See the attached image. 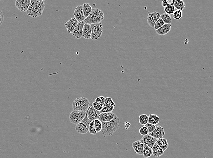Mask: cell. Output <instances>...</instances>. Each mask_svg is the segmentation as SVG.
<instances>
[{
  "instance_id": "obj_31",
  "label": "cell",
  "mask_w": 213,
  "mask_h": 158,
  "mask_svg": "<svg viewBox=\"0 0 213 158\" xmlns=\"http://www.w3.org/2000/svg\"><path fill=\"white\" fill-rule=\"evenodd\" d=\"M114 106L115 107V104L114 103V101H113L112 99L111 98L107 97L106 98V100H105V104H104V107L106 106Z\"/></svg>"
},
{
  "instance_id": "obj_2",
  "label": "cell",
  "mask_w": 213,
  "mask_h": 158,
  "mask_svg": "<svg viewBox=\"0 0 213 158\" xmlns=\"http://www.w3.org/2000/svg\"><path fill=\"white\" fill-rule=\"evenodd\" d=\"M45 4L44 1L32 0L27 11V16L37 18L40 17L43 12Z\"/></svg>"
},
{
  "instance_id": "obj_22",
  "label": "cell",
  "mask_w": 213,
  "mask_h": 158,
  "mask_svg": "<svg viewBox=\"0 0 213 158\" xmlns=\"http://www.w3.org/2000/svg\"><path fill=\"white\" fill-rule=\"evenodd\" d=\"M92 10V7L90 4H84L83 5V10L84 16H85L86 19L89 17V15L91 14Z\"/></svg>"
},
{
  "instance_id": "obj_37",
  "label": "cell",
  "mask_w": 213,
  "mask_h": 158,
  "mask_svg": "<svg viewBox=\"0 0 213 158\" xmlns=\"http://www.w3.org/2000/svg\"><path fill=\"white\" fill-rule=\"evenodd\" d=\"M92 106L95 110H97L98 111H101L104 107V105H102L101 103L95 102H94L92 103Z\"/></svg>"
},
{
  "instance_id": "obj_15",
  "label": "cell",
  "mask_w": 213,
  "mask_h": 158,
  "mask_svg": "<svg viewBox=\"0 0 213 158\" xmlns=\"http://www.w3.org/2000/svg\"><path fill=\"white\" fill-rule=\"evenodd\" d=\"M144 144L140 141H136L132 143L135 153L138 155H143Z\"/></svg>"
},
{
  "instance_id": "obj_19",
  "label": "cell",
  "mask_w": 213,
  "mask_h": 158,
  "mask_svg": "<svg viewBox=\"0 0 213 158\" xmlns=\"http://www.w3.org/2000/svg\"><path fill=\"white\" fill-rule=\"evenodd\" d=\"M172 24H165L161 28L156 30V33L159 35H164L169 33L171 28Z\"/></svg>"
},
{
  "instance_id": "obj_27",
  "label": "cell",
  "mask_w": 213,
  "mask_h": 158,
  "mask_svg": "<svg viewBox=\"0 0 213 158\" xmlns=\"http://www.w3.org/2000/svg\"><path fill=\"white\" fill-rule=\"evenodd\" d=\"M139 121L142 125H145L149 123V116L146 114L140 115L139 117Z\"/></svg>"
},
{
  "instance_id": "obj_17",
  "label": "cell",
  "mask_w": 213,
  "mask_h": 158,
  "mask_svg": "<svg viewBox=\"0 0 213 158\" xmlns=\"http://www.w3.org/2000/svg\"><path fill=\"white\" fill-rule=\"evenodd\" d=\"M92 36V30L91 25L88 24H85L83 29L82 37L87 39H91Z\"/></svg>"
},
{
  "instance_id": "obj_3",
  "label": "cell",
  "mask_w": 213,
  "mask_h": 158,
  "mask_svg": "<svg viewBox=\"0 0 213 158\" xmlns=\"http://www.w3.org/2000/svg\"><path fill=\"white\" fill-rule=\"evenodd\" d=\"M104 19V12L98 8H94L93 9L91 14L85 19L84 23L85 24L91 25L101 23Z\"/></svg>"
},
{
  "instance_id": "obj_5",
  "label": "cell",
  "mask_w": 213,
  "mask_h": 158,
  "mask_svg": "<svg viewBox=\"0 0 213 158\" xmlns=\"http://www.w3.org/2000/svg\"><path fill=\"white\" fill-rule=\"evenodd\" d=\"M87 112L79 111L73 110L70 114V121L73 124H77L82 121L86 116Z\"/></svg>"
},
{
  "instance_id": "obj_29",
  "label": "cell",
  "mask_w": 213,
  "mask_h": 158,
  "mask_svg": "<svg viewBox=\"0 0 213 158\" xmlns=\"http://www.w3.org/2000/svg\"><path fill=\"white\" fill-rule=\"evenodd\" d=\"M165 24V23L164 21L162 20V19L159 18V19L158 20L157 22H156V23H155L154 29L155 30H158L161 27H162Z\"/></svg>"
},
{
  "instance_id": "obj_1",
  "label": "cell",
  "mask_w": 213,
  "mask_h": 158,
  "mask_svg": "<svg viewBox=\"0 0 213 158\" xmlns=\"http://www.w3.org/2000/svg\"><path fill=\"white\" fill-rule=\"evenodd\" d=\"M102 134L104 136H112L120 127V119L115 115V117L111 121L102 122Z\"/></svg>"
},
{
  "instance_id": "obj_21",
  "label": "cell",
  "mask_w": 213,
  "mask_h": 158,
  "mask_svg": "<svg viewBox=\"0 0 213 158\" xmlns=\"http://www.w3.org/2000/svg\"><path fill=\"white\" fill-rule=\"evenodd\" d=\"M156 143L163 149V151L165 152L167 150V148L169 147V143L168 141L166 139L161 138L160 139H157Z\"/></svg>"
},
{
  "instance_id": "obj_38",
  "label": "cell",
  "mask_w": 213,
  "mask_h": 158,
  "mask_svg": "<svg viewBox=\"0 0 213 158\" xmlns=\"http://www.w3.org/2000/svg\"><path fill=\"white\" fill-rule=\"evenodd\" d=\"M105 100H106V98L104 97V96H101L95 99L94 102H98V103H101V104L104 105V104H105Z\"/></svg>"
},
{
  "instance_id": "obj_9",
  "label": "cell",
  "mask_w": 213,
  "mask_h": 158,
  "mask_svg": "<svg viewBox=\"0 0 213 158\" xmlns=\"http://www.w3.org/2000/svg\"><path fill=\"white\" fill-rule=\"evenodd\" d=\"M73 15H74V18L79 23L84 22L86 18L84 16L83 10V5L78 6L75 8Z\"/></svg>"
},
{
  "instance_id": "obj_28",
  "label": "cell",
  "mask_w": 213,
  "mask_h": 158,
  "mask_svg": "<svg viewBox=\"0 0 213 158\" xmlns=\"http://www.w3.org/2000/svg\"><path fill=\"white\" fill-rule=\"evenodd\" d=\"M94 125H95V129H96L97 133L101 132L102 128V122L99 119H96L94 120Z\"/></svg>"
},
{
  "instance_id": "obj_4",
  "label": "cell",
  "mask_w": 213,
  "mask_h": 158,
  "mask_svg": "<svg viewBox=\"0 0 213 158\" xmlns=\"http://www.w3.org/2000/svg\"><path fill=\"white\" fill-rule=\"evenodd\" d=\"M90 102L85 97L78 98L72 103V108L74 110L87 112L89 108Z\"/></svg>"
},
{
  "instance_id": "obj_35",
  "label": "cell",
  "mask_w": 213,
  "mask_h": 158,
  "mask_svg": "<svg viewBox=\"0 0 213 158\" xmlns=\"http://www.w3.org/2000/svg\"><path fill=\"white\" fill-rule=\"evenodd\" d=\"M114 106H106L103 107V109L100 111L101 113H111L114 110Z\"/></svg>"
},
{
  "instance_id": "obj_8",
  "label": "cell",
  "mask_w": 213,
  "mask_h": 158,
  "mask_svg": "<svg viewBox=\"0 0 213 158\" xmlns=\"http://www.w3.org/2000/svg\"><path fill=\"white\" fill-rule=\"evenodd\" d=\"M31 3L30 0H17L16 1V6L20 11L27 12L29 7Z\"/></svg>"
},
{
  "instance_id": "obj_34",
  "label": "cell",
  "mask_w": 213,
  "mask_h": 158,
  "mask_svg": "<svg viewBox=\"0 0 213 158\" xmlns=\"http://www.w3.org/2000/svg\"><path fill=\"white\" fill-rule=\"evenodd\" d=\"M175 11V7L174 6H167L165 8V12L169 15L173 14Z\"/></svg>"
},
{
  "instance_id": "obj_36",
  "label": "cell",
  "mask_w": 213,
  "mask_h": 158,
  "mask_svg": "<svg viewBox=\"0 0 213 158\" xmlns=\"http://www.w3.org/2000/svg\"><path fill=\"white\" fill-rule=\"evenodd\" d=\"M139 133H140V135L144 136L149 135V134L148 130L146 126H143L139 129Z\"/></svg>"
},
{
  "instance_id": "obj_13",
  "label": "cell",
  "mask_w": 213,
  "mask_h": 158,
  "mask_svg": "<svg viewBox=\"0 0 213 158\" xmlns=\"http://www.w3.org/2000/svg\"><path fill=\"white\" fill-rule=\"evenodd\" d=\"M149 135L156 139H160L163 138V137L165 135V130L161 126H156L155 130Z\"/></svg>"
},
{
  "instance_id": "obj_33",
  "label": "cell",
  "mask_w": 213,
  "mask_h": 158,
  "mask_svg": "<svg viewBox=\"0 0 213 158\" xmlns=\"http://www.w3.org/2000/svg\"><path fill=\"white\" fill-rule=\"evenodd\" d=\"M182 16H183L182 11L179 10H175L173 14L174 19L177 20H180L182 18Z\"/></svg>"
},
{
  "instance_id": "obj_18",
  "label": "cell",
  "mask_w": 213,
  "mask_h": 158,
  "mask_svg": "<svg viewBox=\"0 0 213 158\" xmlns=\"http://www.w3.org/2000/svg\"><path fill=\"white\" fill-rule=\"evenodd\" d=\"M75 129L76 132L80 134H86L89 132V127L82 122L76 125Z\"/></svg>"
},
{
  "instance_id": "obj_39",
  "label": "cell",
  "mask_w": 213,
  "mask_h": 158,
  "mask_svg": "<svg viewBox=\"0 0 213 158\" xmlns=\"http://www.w3.org/2000/svg\"><path fill=\"white\" fill-rule=\"evenodd\" d=\"M145 126H146V127H147V128L148 130L149 134L152 133V132L153 131L155 130V127H156V126H155V125H153V124H151V123H148L147 124H146Z\"/></svg>"
},
{
  "instance_id": "obj_26",
  "label": "cell",
  "mask_w": 213,
  "mask_h": 158,
  "mask_svg": "<svg viewBox=\"0 0 213 158\" xmlns=\"http://www.w3.org/2000/svg\"><path fill=\"white\" fill-rule=\"evenodd\" d=\"M160 19L164 21L165 24H171L172 19L171 16L167 13H163L160 16Z\"/></svg>"
},
{
  "instance_id": "obj_16",
  "label": "cell",
  "mask_w": 213,
  "mask_h": 158,
  "mask_svg": "<svg viewBox=\"0 0 213 158\" xmlns=\"http://www.w3.org/2000/svg\"><path fill=\"white\" fill-rule=\"evenodd\" d=\"M116 115L111 113H101L98 118V119L102 122H109L111 121L115 117Z\"/></svg>"
},
{
  "instance_id": "obj_41",
  "label": "cell",
  "mask_w": 213,
  "mask_h": 158,
  "mask_svg": "<svg viewBox=\"0 0 213 158\" xmlns=\"http://www.w3.org/2000/svg\"><path fill=\"white\" fill-rule=\"evenodd\" d=\"M0 17H1V23H0V24L1 25L4 20V16L2 10H0Z\"/></svg>"
},
{
  "instance_id": "obj_20",
  "label": "cell",
  "mask_w": 213,
  "mask_h": 158,
  "mask_svg": "<svg viewBox=\"0 0 213 158\" xmlns=\"http://www.w3.org/2000/svg\"><path fill=\"white\" fill-rule=\"evenodd\" d=\"M153 150V155L155 158H159L164 154V151L159 146L155 143L152 148Z\"/></svg>"
},
{
  "instance_id": "obj_30",
  "label": "cell",
  "mask_w": 213,
  "mask_h": 158,
  "mask_svg": "<svg viewBox=\"0 0 213 158\" xmlns=\"http://www.w3.org/2000/svg\"><path fill=\"white\" fill-rule=\"evenodd\" d=\"M175 1V0H164L162 1L161 4L163 7H166L167 6H174Z\"/></svg>"
},
{
  "instance_id": "obj_6",
  "label": "cell",
  "mask_w": 213,
  "mask_h": 158,
  "mask_svg": "<svg viewBox=\"0 0 213 158\" xmlns=\"http://www.w3.org/2000/svg\"><path fill=\"white\" fill-rule=\"evenodd\" d=\"M91 25L92 30L91 40H97L101 37L103 31V25L102 23L93 24Z\"/></svg>"
},
{
  "instance_id": "obj_40",
  "label": "cell",
  "mask_w": 213,
  "mask_h": 158,
  "mask_svg": "<svg viewBox=\"0 0 213 158\" xmlns=\"http://www.w3.org/2000/svg\"><path fill=\"white\" fill-rule=\"evenodd\" d=\"M124 125H125L126 130H128V129H129L130 126H131L130 123L128 122H126L124 123Z\"/></svg>"
},
{
  "instance_id": "obj_14",
  "label": "cell",
  "mask_w": 213,
  "mask_h": 158,
  "mask_svg": "<svg viewBox=\"0 0 213 158\" xmlns=\"http://www.w3.org/2000/svg\"><path fill=\"white\" fill-rule=\"evenodd\" d=\"M79 22L75 18H71L66 22L65 26L69 33H72Z\"/></svg>"
},
{
  "instance_id": "obj_24",
  "label": "cell",
  "mask_w": 213,
  "mask_h": 158,
  "mask_svg": "<svg viewBox=\"0 0 213 158\" xmlns=\"http://www.w3.org/2000/svg\"><path fill=\"white\" fill-rule=\"evenodd\" d=\"M174 6L178 10L182 11L185 8V4L184 1L181 0H175Z\"/></svg>"
},
{
  "instance_id": "obj_25",
  "label": "cell",
  "mask_w": 213,
  "mask_h": 158,
  "mask_svg": "<svg viewBox=\"0 0 213 158\" xmlns=\"http://www.w3.org/2000/svg\"><path fill=\"white\" fill-rule=\"evenodd\" d=\"M159 116L155 114H150L149 116V123L155 125L159 123Z\"/></svg>"
},
{
  "instance_id": "obj_12",
  "label": "cell",
  "mask_w": 213,
  "mask_h": 158,
  "mask_svg": "<svg viewBox=\"0 0 213 158\" xmlns=\"http://www.w3.org/2000/svg\"><path fill=\"white\" fill-rule=\"evenodd\" d=\"M88 117L91 122L98 119L99 116L101 114V112L95 110L92 105L90 106L88 110L87 111Z\"/></svg>"
},
{
  "instance_id": "obj_32",
  "label": "cell",
  "mask_w": 213,
  "mask_h": 158,
  "mask_svg": "<svg viewBox=\"0 0 213 158\" xmlns=\"http://www.w3.org/2000/svg\"><path fill=\"white\" fill-rule=\"evenodd\" d=\"M89 132L90 134L93 135H95L97 133L96 129H95V125H94V120L91 122V123L90 124Z\"/></svg>"
},
{
  "instance_id": "obj_10",
  "label": "cell",
  "mask_w": 213,
  "mask_h": 158,
  "mask_svg": "<svg viewBox=\"0 0 213 158\" xmlns=\"http://www.w3.org/2000/svg\"><path fill=\"white\" fill-rule=\"evenodd\" d=\"M85 24L84 22L78 23V24L72 33V36L74 38L80 39L82 37L83 29Z\"/></svg>"
},
{
  "instance_id": "obj_7",
  "label": "cell",
  "mask_w": 213,
  "mask_h": 158,
  "mask_svg": "<svg viewBox=\"0 0 213 158\" xmlns=\"http://www.w3.org/2000/svg\"><path fill=\"white\" fill-rule=\"evenodd\" d=\"M160 16L161 15L157 11H155V12H152V13L148 12V16L147 17V21L149 25L151 27L154 28L155 23L157 22L158 20L160 18Z\"/></svg>"
},
{
  "instance_id": "obj_23",
  "label": "cell",
  "mask_w": 213,
  "mask_h": 158,
  "mask_svg": "<svg viewBox=\"0 0 213 158\" xmlns=\"http://www.w3.org/2000/svg\"><path fill=\"white\" fill-rule=\"evenodd\" d=\"M152 155H153V150L152 148L144 144L143 157L145 158H148L150 157Z\"/></svg>"
},
{
  "instance_id": "obj_11",
  "label": "cell",
  "mask_w": 213,
  "mask_h": 158,
  "mask_svg": "<svg viewBox=\"0 0 213 158\" xmlns=\"http://www.w3.org/2000/svg\"><path fill=\"white\" fill-rule=\"evenodd\" d=\"M140 141L143 144L149 146L150 148H152L154 145L156 143L157 139L147 135L143 136Z\"/></svg>"
}]
</instances>
